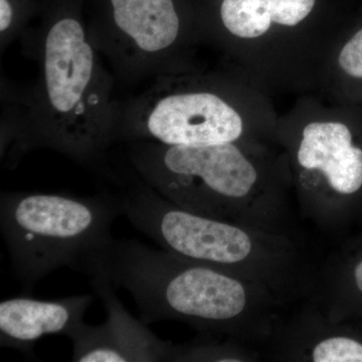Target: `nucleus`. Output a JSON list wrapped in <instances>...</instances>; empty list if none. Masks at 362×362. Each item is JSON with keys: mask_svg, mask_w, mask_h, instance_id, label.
Here are the masks:
<instances>
[{"mask_svg": "<svg viewBox=\"0 0 362 362\" xmlns=\"http://www.w3.org/2000/svg\"><path fill=\"white\" fill-rule=\"evenodd\" d=\"M42 0H0V49L25 35L30 21L39 16Z\"/></svg>", "mask_w": 362, "mask_h": 362, "instance_id": "obj_12", "label": "nucleus"}, {"mask_svg": "<svg viewBox=\"0 0 362 362\" xmlns=\"http://www.w3.org/2000/svg\"><path fill=\"white\" fill-rule=\"evenodd\" d=\"M84 9L85 0H42L39 28L23 35L40 74L28 90H2L1 157L11 168L32 150L45 148L98 169L116 141L120 102Z\"/></svg>", "mask_w": 362, "mask_h": 362, "instance_id": "obj_1", "label": "nucleus"}, {"mask_svg": "<svg viewBox=\"0 0 362 362\" xmlns=\"http://www.w3.org/2000/svg\"><path fill=\"white\" fill-rule=\"evenodd\" d=\"M121 202L130 223L162 249L261 286L283 303L316 286L292 235L192 213L146 183L131 188Z\"/></svg>", "mask_w": 362, "mask_h": 362, "instance_id": "obj_3", "label": "nucleus"}, {"mask_svg": "<svg viewBox=\"0 0 362 362\" xmlns=\"http://www.w3.org/2000/svg\"><path fill=\"white\" fill-rule=\"evenodd\" d=\"M216 78L160 76L141 94L120 102L115 140L180 146L240 141L242 114Z\"/></svg>", "mask_w": 362, "mask_h": 362, "instance_id": "obj_6", "label": "nucleus"}, {"mask_svg": "<svg viewBox=\"0 0 362 362\" xmlns=\"http://www.w3.org/2000/svg\"><path fill=\"white\" fill-rule=\"evenodd\" d=\"M94 297L81 295L57 300L13 298L0 303V345L26 356L47 335H66L83 322Z\"/></svg>", "mask_w": 362, "mask_h": 362, "instance_id": "obj_10", "label": "nucleus"}, {"mask_svg": "<svg viewBox=\"0 0 362 362\" xmlns=\"http://www.w3.org/2000/svg\"><path fill=\"white\" fill-rule=\"evenodd\" d=\"M88 266L101 269L114 286L127 290L147 325L182 321L246 341L274 332L275 310L283 304L255 283L134 240L113 238L78 271Z\"/></svg>", "mask_w": 362, "mask_h": 362, "instance_id": "obj_2", "label": "nucleus"}, {"mask_svg": "<svg viewBox=\"0 0 362 362\" xmlns=\"http://www.w3.org/2000/svg\"><path fill=\"white\" fill-rule=\"evenodd\" d=\"M338 64L350 77L362 78V28L342 47Z\"/></svg>", "mask_w": 362, "mask_h": 362, "instance_id": "obj_14", "label": "nucleus"}, {"mask_svg": "<svg viewBox=\"0 0 362 362\" xmlns=\"http://www.w3.org/2000/svg\"><path fill=\"white\" fill-rule=\"evenodd\" d=\"M218 18L223 32L240 40L263 37L273 23L261 0H221Z\"/></svg>", "mask_w": 362, "mask_h": 362, "instance_id": "obj_11", "label": "nucleus"}, {"mask_svg": "<svg viewBox=\"0 0 362 362\" xmlns=\"http://www.w3.org/2000/svg\"><path fill=\"white\" fill-rule=\"evenodd\" d=\"M300 209L329 230L337 201L362 187V149L354 144L349 126L315 121L303 128L294 151Z\"/></svg>", "mask_w": 362, "mask_h": 362, "instance_id": "obj_8", "label": "nucleus"}, {"mask_svg": "<svg viewBox=\"0 0 362 362\" xmlns=\"http://www.w3.org/2000/svg\"><path fill=\"white\" fill-rule=\"evenodd\" d=\"M82 272L103 301L107 320L98 326L81 322L71 330L68 335L74 347L71 361H176L178 345L160 339L141 319L131 316L101 269L88 266Z\"/></svg>", "mask_w": 362, "mask_h": 362, "instance_id": "obj_9", "label": "nucleus"}, {"mask_svg": "<svg viewBox=\"0 0 362 362\" xmlns=\"http://www.w3.org/2000/svg\"><path fill=\"white\" fill-rule=\"evenodd\" d=\"M354 280L357 289H358V291L362 294V259L354 267Z\"/></svg>", "mask_w": 362, "mask_h": 362, "instance_id": "obj_15", "label": "nucleus"}, {"mask_svg": "<svg viewBox=\"0 0 362 362\" xmlns=\"http://www.w3.org/2000/svg\"><path fill=\"white\" fill-rule=\"evenodd\" d=\"M129 159L144 183L181 209L292 235L287 195L240 141L207 146L133 141Z\"/></svg>", "mask_w": 362, "mask_h": 362, "instance_id": "obj_4", "label": "nucleus"}, {"mask_svg": "<svg viewBox=\"0 0 362 362\" xmlns=\"http://www.w3.org/2000/svg\"><path fill=\"white\" fill-rule=\"evenodd\" d=\"M87 23L93 45L124 83L185 71V0H90Z\"/></svg>", "mask_w": 362, "mask_h": 362, "instance_id": "obj_7", "label": "nucleus"}, {"mask_svg": "<svg viewBox=\"0 0 362 362\" xmlns=\"http://www.w3.org/2000/svg\"><path fill=\"white\" fill-rule=\"evenodd\" d=\"M273 23L296 26L313 11L316 0H261Z\"/></svg>", "mask_w": 362, "mask_h": 362, "instance_id": "obj_13", "label": "nucleus"}, {"mask_svg": "<svg viewBox=\"0 0 362 362\" xmlns=\"http://www.w3.org/2000/svg\"><path fill=\"white\" fill-rule=\"evenodd\" d=\"M121 197L2 192L0 230L14 276L26 292L61 267H78L110 242Z\"/></svg>", "mask_w": 362, "mask_h": 362, "instance_id": "obj_5", "label": "nucleus"}]
</instances>
